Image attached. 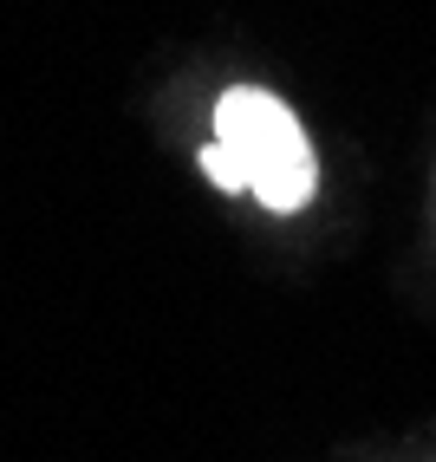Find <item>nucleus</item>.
Segmentation results:
<instances>
[{"label":"nucleus","instance_id":"f257e3e1","mask_svg":"<svg viewBox=\"0 0 436 462\" xmlns=\"http://www.w3.org/2000/svg\"><path fill=\"white\" fill-rule=\"evenodd\" d=\"M202 170L222 189L261 196V208H280V215L306 208L313 202V182H320V163H313V143H306L300 117L255 85L222 91L215 137L202 143Z\"/></svg>","mask_w":436,"mask_h":462}]
</instances>
